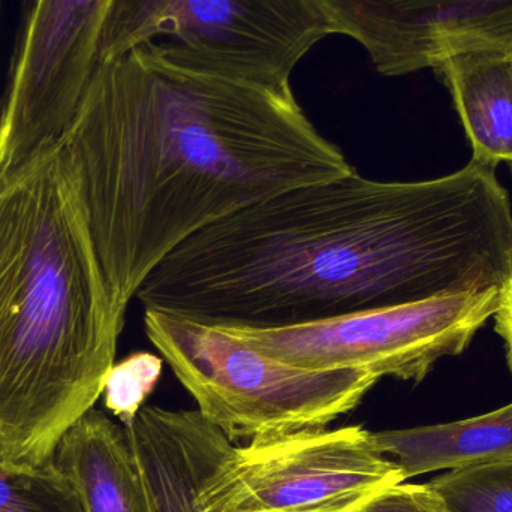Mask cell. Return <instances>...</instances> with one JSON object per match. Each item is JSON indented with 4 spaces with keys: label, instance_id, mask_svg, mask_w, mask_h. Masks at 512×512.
Masks as SVG:
<instances>
[{
    "label": "cell",
    "instance_id": "19",
    "mask_svg": "<svg viewBox=\"0 0 512 512\" xmlns=\"http://www.w3.org/2000/svg\"><path fill=\"white\" fill-rule=\"evenodd\" d=\"M512 286V285H511Z\"/></svg>",
    "mask_w": 512,
    "mask_h": 512
},
{
    "label": "cell",
    "instance_id": "4",
    "mask_svg": "<svg viewBox=\"0 0 512 512\" xmlns=\"http://www.w3.org/2000/svg\"><path fill=\"white\" fill-rule=\"evenodd\" d=\"M162 360L231 442L327 429L381 381L363 369L312 370L267 357L222 328L144 309Z\"/></svg>",
    "mask_w": 512,
    "mask_h": 512
},
{
    "label": "cell",
    "instance_id": "14",
    "mask_svg": "<svg viewBox=\"0 0 512 512\" xmlns=\"http://www.w3.org/2000/svg\"><path fill=\"white\" fill-rule=\"evenodd\" d=\"M0 512H86L74 481L54 463L0 459Z\"/></svg>",
    "mask_w": 512,
    "mask_h": 512
},
{
    "label": "cell",
    "instance_id": "16",
    "mask_svg": "<svg viewBox=\"0 0 512 512\" xmlns=\"http://www.w3.org/2000/svg\"><path fill=\"white\" fill-rule=\"evenodd\" d=\"M164 360L147 352L131 355L114 363L105 379L104 405L122 426H131L147 397L153 393L162 373Z\"/></svg>",
    "mask_w": 512,
    "mask_h": 512
},
{
    "label": "cell",
    "instance_id": "18",
    "mask_svg": "<svg viewBox=\"0 0 512 512\" xmlns=\"http://www.w3.org/2000/svg\"><path fill=\"white\" fill-rule=\"evenodd\" d=\"M496 331L502 337L507 351L508 366L512 372V286L504 292L501 307L495 315Z\"/></svg>",
    "mask_w": 512,
    "mask_h": 512
},
{
    "label": "cell",
    "instance_id": "8",
    "mask_svg": "<svg viewBox=\"0 0 512 512\" xmlns=\"http://www.w3.org/2000/svg\"><path fill=\"white\" fill-rule=\"evenodd\" d=\"M110 0H26L0 99V168L62 138L99 65Z\"/></svg>",
    "mask_w": 512,
    "mask_h": 512
},
{
    "label": "cell",
    "instance_id": "11",
    "mask_svg": "<svg viewBox=\"0 0 512 512\" xmlns=\"http://www.w3.org/2000/svg\"><path fill=\"white\" fill-rule=\"evenodd\" d=\"M54 463L74 481L86 512H152L128 433L98 409L66 432Z\"/></svg>",
    "mask_w": 512,
    "mask_h": 512
},
{
    "label": "cell",
    "instance_id": "13",
    "mask_svg": "<svg viewBox=\"0 0 512 512\" xmlns=\"http://www.w3.org/2000/svg\"><path fill=\"white\" fill-rule=\"evenodd\" d=\"M376 447L406 480L442 469L512 459V403L456 423L373 433Z\"/></svg>",
    "mask_w": 512,
    "mask_h": 512
},
{
    "label": "cell",
    "instance_id": "1",
    "mask_svg": "<svg viewBox=\"0 0 512 512\" xmlns=\"http://www.w3.org/2000/svg\"><path fill=\"white\" fill-rule=\"evenodd\" d=\"M472 159L424 182L357 171L252 204L174 249L144 309L219 328H280L512 285L510 198Z\"/></svg>",
    "mask_w": 512,
    "mask_h": 512
},
{
    "label": "cell",
    "instance_id": "5",
    "mask_svg": "<svg viewBox=\"0 0 512 512\" xmlns=\"http://www.w3.org/2000/svg\"><path fill=\"white\" fill-rule=\"evenodd\" d=\"M331 35L315 0H110L99 63L156 44L188 68L292 90L298 63Z\"/></svg>",
    "mask_w": 512,
    "mask_h": 512
},
{
    "label": "cell",
    "instance_id": "7",
    "mask_svg": "<svg viewBox=\"0 0 512 512\" xmlns=\"http://www.w3.org/2000/svg\"><path fill=\"white\" fill-rule=\"evenodd\" d=\"M361 426L252 439L233 447L197 496L203 512H349L405 481Z\"/></svg>",
    "mask_w": 512,
    "mask_h": 512
},
{
    "label": "cell",
    "instance_id": "12",
    "mask_svg": "<svg viewBox=\"0 0 512 512\" xmlns=\"http://www.w3.org/2000/svg\"><path fill=\"white\" fill-rule=\"evenodd\" d=\"M435 71L450 89L474 150V161L512 168V53L465 50L445 56Z\"/></svg>",
    "mask_w": 512,
    "mask_h": 512
},
{
    "label": "cell",
    "instance_id": "10",
    "mask_svg": "<svg viewBox=\"0 0 512 512\" xmlns=\"http://www.w3.org/2000/svg\"><path fill=\"white\" fill-rule=\"evenodd\" d=\"M125 429L152 512H203L197 496L234 447L227 435L200 411L159 406H144Z\"/></svg>",
    "mask_w": 512,
    "mask_h": 512
},
{
    "label": "cell",
    "instance_id": "15",
    "mask_svg": "<svg viewBox=\"0 0 512 512\" xmlns=\"http://www.w3.org/2000/svg\"><path fill=\"white\" fill-rule=\"evenodd\" d=\"M427 484L450 512H512V459L450 469Z\"/></svg>",
    "mask_w": 512,
    "mask_h": 512
},
{
    "label": "cell",
    "instance_id": "6",
    "mask_svg": "<svg viewBox=\"0 0 512 512\" xmlns=\"http://www.w3.org/2000/svg\"><path fill=\"white\" fill-rule=\"evenodd\" d=\"M502 289L447 295L280 328H222L267 357L303 369H363L423 381L495 318ZM219 328V327H218Z\"/></svg>",
    "mask_w": 512,
    "mask_h": 512
},
{
    "label": "cell",
    "instance_id": "3",
    "mask_svg": "<svg viewBox=\"0 0 512 512\" xmlns=\"http://www.w3.org/2000/svg\"><path fill=\"white\" fill-rule=\"evenodd\" d=\"M125 313L62 138L0 168V459H54L102 396Z\"/></svg>",
    "mask_w": 512,
    "mask_h": 512
},
{
    "label": "cell",
    "instance_id": "9",
    "mask_svg": "<svg viewBox=\"0 0 512 512\" xmlns=\"http://www.w3.org/2000/svg\"><path fill=\"white\" fill-rule=\"evenodd\" d=\"M334 35L354 39L385 77L465 50L512 53V0H315Z\"/></svg>",
    "mask_w": 512,
    "mask_h": 512
},
{
    "label": "cell",
    "instance_id": "2",
    "mask_svg": "<svg viewBox=\"0 0 512 512\" xmlns=\"http://www.w3.org/2000/svg\"><path fill=\"white\" fill-rule=\"evenodd\" d=\"M62 140L123 312L204 228L355 170L294 90L188 68L156 44L99 63Z\"/></svg>",
    "mask_w": 512,
    "mask_h": 512
},
{
    "label": "cell",
    "instance_id": "17",
    "mask_svg": "<svg viewBox=\"0 0 512 512\" xmlns=\"http://www.w3.org/2000/svg\"><path fill=\"white\" fill-rule=\"evenodd\" d=\"M349 512H450L429 484H394L361 501Z\"/></svg>",
    "mask_w": 512,
    "mask_h": 512
}]
</instances>
